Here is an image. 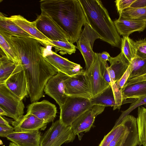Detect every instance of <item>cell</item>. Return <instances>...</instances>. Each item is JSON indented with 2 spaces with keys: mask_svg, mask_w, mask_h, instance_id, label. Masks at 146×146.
Returning <instances> with one entry per match:
<instances>
[{
  "mask_svg": "<svg viewBox=\"0 0 146 146\" xmlns=\"http://www.w3.org/2000/svg\"><path fill=\"white\" fill-rule=\"evenodd\" d=\"M10 43L19 57L26 78L31 101L44 97L46 83L56 74L52 66L44 58L42 44L31 37L15 36Z\"/></svg>",
  "mask_w": 146,
  "mask_h": 146,
  "instance_id": "obj_1",
  "label": "cell"
},
{
  "mask_svg": "<svg viewBox=\"0 0 146 146\" xmlns=\"http://www.w3.org/2000/svg\"><path fill=\"white\" fill-rule=\"evenodd\" d=\"M41 13L50 17L76 42L82 27L88 23L79 0H42Z\"/></svg>",
  "mask_w": 146,
  "mask_h": 146,
  "instance_id": "obj_2",
  "label": "cell"
},
{
  "mask_svg": "<svg viewBox=\"0 0 146 146\" xmlns=\"http://www.w3.org/2000/svg\"><path fill=\"white\" fill-rule=\"evenodd\" d=\"M79 1L88 23L99 36L100 39L113 46L121 48V38L101 1Z\"/></svg>",
  "mask_w": 146,
  "mask_h": 146,
  "instance_id": "obj_3",
  "label": "cell"
},
{
  "mask_svg": "<svg viewBox=\"0 0 146 146\" xmlns=\"http://www.w3.org/2000/svg\"><path fill=\"white\" fill-rule=\"evenodd\" d=\"M92 106L89 99L68 96L64 104L60 108L59 120L63 124L70 126L75 120Z\"/></svg>",
  "mask_w": 146,
  "mask_h": 146,
  "instance_id": "obj_4",
  "label": "cell"
},
{
  "mask_svg": "<svg viewBox=\"0 0 146 146\" xmlns=\"http://www.w3.org/2000/svg\"><path fill=\"white\" fill-rule=\"evenodd\" d=\"M75 137L71 126L63 124L59 119L53 122L41 136L40 146H60L66 142L73 141Z\"/></svg>",
  "mask_w": 146,
  "mask_h": 146,
  "instance_id": "obj_5",
  "label": "cell"
},
{
  "mask_svg": "<svg viewBox=\"0 0 146 146\" xmlns=\"http://www.w3.org/2000/svg\"><path fill=\"white\" fill-rule=\"evenodd\" d=\"M38 29L51 41L71 42L70 35L50 17L41 13L35 20Z\"/></svg>",
  "mask_w": 146,
  "mask_h": 146,
  "instance_id": "obj_6",
  "label": "cell"
},
{
  "mask_svg": "<svg viewBox=\"0 0 146 146\" xmlns=\"http://www.w3.org/2000/svg\"><path fill=\"white\" fill-rule=\"evenodd\" d=\"M84 26L83 30L76 41V48L81 53L85 62L86 70H87L94 60L95 53L93 50L94 42L100 38L88 23Z\"/></svg>",
  "mask_w": 146,
  "mask_h": 146,
  "instance_id": "obj_7",
  "label": "cell"
},
{
  "mask_svg": "<svg viewBox=\"0 0 146 146\" xmlns=\"http://www.w3.org/2000/svg\"><path fill=\"white\" fill-rule=\"evenodd\" d=\"M65 93L68 96L81 97L90 99L92 94L85 70H83L64 80Z\"/></svg>",
  "mask_w": 146,
  "mask_h": 146,
  "instance_id": "obj_8",
  "label": "cell"
},
{
  "mask_svg": "<svg viewBox=\"0 0 146 146\" xmlns=\"http://www.w3.org/2000/svg\"><path fill=\"white\" fill-rule=\"evenodd\" d=\"M102 63L99 53L95 52L91 66L88 70H85L91 91V98L96 97L110 85L102 76L101 70Z\"/></svg>",
  "mask_w": 146,
  "mask_h": 146,
  "instance_id": "obj_9",
  "label": "cell"
},
{
  "mask_svg": "<svg viewBox=\"0 0 146 146\" xmlns=\"http://www.w3.org/2000/svg\"><path fill=\"white\" fill-rule=\"evenodd\" d=\"M42 51L44 59L57 72H61L70 76L83 70L80 65L62 57L47 46L43 47Z\"/></svg>",
  "mask_w": 146,
  "mask_h": 146,
  "instance_id": "obj_10",
  "label": "cell"
},
{
  "mask_svg": "<svg viewBox=\"0 0 146 146\" xmlns=\"http://www.w3.org/2000/svg\"><path fill=\"white\" fill-rule=\"evenodd\" d=\"M0 106L8 111L14 121L21 118L25 105L22 100L11 92L4 84H0Z\"/></svg>",
  "mask_w": 146,
  "mask_h": 146,
  "instance_id": "obj_11",
  "label": "cell"
},
{
  "mask_svg": "<svg viewBox=\"0 0 146 146\" xmlns=\"http://www.w3.org/2000/svg\"><path fill=\"white\" fill-rule=\"evenodd\" d=\"M4 84L21 100L29 95L27 82L21 62L16 64L14 71Z\"/></svg>",
  "mask_w": 146,
  "mask_h": 146,
  "instance_id": "obj_12",
  "label": "cell"
},
{
  "mask_svg": "<svg viewBox=\"0 0 146 146\" xmlns=\"http://www.w3.org/2000/svg\"><path fill=\"white\" fill-rule=\"evenodd\" d=\"M68 76L61 72L50 78L46 84L44 91L53 99L60 108L68 96L65 93L64 80Z\"/></svg>",
  "mask_w": 146,
  "mask_h": 146,
  "instance_id": "obj_13",
  "label": "cell"
},
{
  "mask_svg": "<svg viewBox=\"0 0 146 146\" xmlns=\"http://www.w3.org/2000/svg\"><path fill=\"white\" fill-rule=\"evenodd\" d=\"M105 106L94 105L82 114L70 125L72 131L76 136L83 132H88L90 129L96 117L104 110Z\"/></svg>",
  "mask_w": 146,
  "mask_h": 146,
  "instance_id": "obj_14",
  "label": "cell"
},
{
  "mask_svg": "<svg viewBox=\"0 0 146 146\" xmlns=\"http://www.w3.org/2000/svg\"><path fill=\"white\" fill-rule=\"evenodd\" d=\"M90 100L92 106H113V110L120 109L123 102L121 90L115 84L110 85L96 97L91 98Z\"/></svg>",
  "mask_w": 146,
  "mask_h": 146,
  "instance_id": "obj_15",
  "label": "cell"
},
{
  "mask_svg": "<svg viewBox=\"0 0 146 146\" xmlns=\"http://www.w3.org/2000/svg\"><path fill=\"white\" fill-rule=\"evenodd\" d=\"M57 112V108L54 104L44 100L29 104L27 106V113L33 115L48 123L53 121Z\"/></svg>",
  "mask_w": 146,
  "mask_h": 146,
  "instance_id": "obj_16",
  "label": "cell"
},
{
  "mask_svg": "<svg viewBox=\"0 0 146 146\" xmlns=\"http://www.w3.org/2000/svg\"><path fill=\"white\" fill-rule=\"evenodd\" d=\"M10 121L17 132L44 130L48 124L34 115L27 113L17 121Z\"/></svg>",
  "mask_w": 146,
  "mask_h": 146,
  "instance_id": "obj_17",
  "label": "cell"
},
{
  "mask_svg": "<svg viewBox=\"0 0 146 146\" xmlns=\"http://www.w3.org/2000/svg\"><path fill=\"white\" fill-rule=\"evenodd\" d=\"M118 33L123 37H129L135 32L143 31L146 28V22L131 19L119 15L113 22Z\"/></svg>",
  "mask_w": 146,
  "mask_h": 146,
  "instance_id": "obj_18",
  "label": "cell"
},
{
  "mask_svg": "<svg viewBox=\"0 0 146 146\" xmlns=\"http://www.w3.org/2000/svg\"><path fill=\"white\" fill-rule=\"evenodd\" d=\"M9 19L25 31L39 41L45 47L49 46L50 40L37 29L35 21L30 22L20 15H13Z\"/></svg>",
  "mask_w": 146,
  "mask_h": 146,
  "instance_id": "obj_19",
  "label": "cell"
},
{
  "mask_svg": "<svg viewBox=\"0 0 146 146\" xmlns=\"http://www.w3.org/2000/svg\"><path fill=\"white\" fill-rule=\"evenodd\" d=\"M39 130L13 132L7 135V139L19 146H40L41 137Z\"/></svg>",
  "mask_w": 146,
  "mask_h": 146,
  "instance_id": "obj_20",
  "label": "cell"
},
{
  "mask_svg": "<svg viewBox=\"0 0 146 146\" xmlns=\"http://www.w3.org/2000/svg\"><path fill=\"white\" fill-rule=\"evenodd\" d=\"M109 61L110 63L108 71L111 81V85H113L122 77L130 63L121 51L116 56L110 57Z\"/></svg>",
  "mask_w": 146,
  "mask_h": 146,
  "instance_id": "obj_21",
  "label": "cell"
},
{
  "mask_svg": "<svg viewBox=\"0 0 146 146\" xmlns=\"http://www.w3.org/2000/svg\"><path fill=\"white\" fill-rule=\"evenodd\" d=\"M123 101L127 99H138L146 96V81L124 85L120 89Z\"/></svg>",
  "mask_w": 146,
  "mask_h": 146,
  "instance_id": "obj_22",
  "label": "cell"
},
{
  "mask_svg": "<svg viewBox=\"0 0 146 146\" xmlns=\"http://www.w3.org/2000/svg\"><path fill=\"white\" fill-rule=\"evenodd\" d=\"M137 125L139 146H146V108L141 106L138 107Z\"/></svg>",
  "mask_w": 146,
  "mask_h": 146,
  "instance_id": "obj_23",
  "label": "cell"
},
{
  "mask_svg": "<svg viewBox=\"0 0 146 146\" xmlns=\"http://www.w3.org/2000/svg\"><path fill=\"white\" fill-rule=\"evenodd\" d=\"M0 29L17 36L33 38L1 12L0 13Z\"/></svg>",
  "mask_w": 146,
  "mask_h": 146,
  "instance_id": "obj_24",
  "label": "cell"
},
{
  "mask_svg": "<svg viewBox=\"0 0 146 146\" xmlns=\"http://www.w3.org/2000/svg\"><path fill=\"white\" fill-rule=\"evenodd\" d=\"M0 55V84H3L14 71L16 64L1 52Z\"/></svg>",
  "mask_w": 146,
  "mask_h": 146,
  "instance_id": "obj_25",
  "label": "cell"
},
{
  "mask_svg": "<svg viewBox=\"0 0 146 146\" xmlns=\"http://www.w3.org/2000/svg\"><path fill=\"white\" fill-rule=\"evenodd\" d=\"M0 46L7 57L17 64L21 62L20 59L13 47L9 42L2 31L0 30Z\"/></svg>",
  "mask_w": 146,
  "mask_h": 146,
  "instance_id": "obj_26",
  "label": "cell"
},
{
  "mask_svg": "<svg viewBox=\"0 0 146 146\" xmlns=\"http://www.w3.org/2000/svg\"><path fill=\"white\" fill-rule=\"evenodd\" d=\"M131 73L128 79L137 77L146 74V59L136 56L129 66Z\"/></svg>",
  "mask_w": 146,
  "mask_h": 146,
  "instance_id": "obj_27",
  "label": "cell"
},
{
  "mask_svg": "<svg viewBox=\"0 0 146 146\" xmlns=\"http://www.w3.org/2000/svg\"><path fill=\"white\" fill-rule=\"evenodd\" d=\"M135 41L129 37L121 38V51L131 63L136 56Z\"/></svg>",
  "mask_w": 146,
  "mask_h": 146,
  "instance_id": "obj_28",
  "label": "cell"
},
{
  "mask_svg": "<svg viewBox=\"0 0 146 146\" xmlns=\"http://www.w3.org/2000/svg\"><path fill=\"white\" fill-rule=\"evenodd\" d=\"M119 15L131 19L146 22V7H129L119 13Z\"/></svg>",
  "mask_w": 146,
  "mask_h": 146,
  "instance_id": "obj_29",
  "label": "cell"
},
{
  "mask_svg": "<svg viewBox=\"0 0 146 146\" xmlns=\"http://www.w3.org/2000/svg\"><path fill=\"white\" fill-rule=\"evenodd\" d=\"M49 46L54 47L56 52L59 51L62 55L67 54L71 55L75 53L76 51V46L70 41L50 40Z\"/></svg>",
  "mask_w": 146,
  "mask_h": 146,
  "instance_id": "obj_30",
  "label": "cell"
},
{
  "mask_svg": "<svg viewBox=\"0 0 146 146\" xmlns=\"http://www.w3.org/2000/svg\"><path fill=\"white\" fill-rule=\"evenodd\" d=\"M138 144L137 133L131 129H126L122 141L119 146H137Z\"/></svg>",
  "mask_w": 146,
  "mask_h": 146,
  "instance_id": "obj_31",
  "label": "cell"
},
{
  "mask_svg": "<svg viewBox=\"0 0 146 146\" xmlns=\"http://www.w3.org/2000/svg\"><path fill=\"white\" fill-rule=\"evenodd\" d=\"M144 105L146 108V96L136 99L132 102L129 107L126 110L122 111L118 119L116 122L114 126L117 125L123 118L137 107Z\"/></svg>",
  "mask_w": 146,
  "mask_h": 146,
  "instance_id": "obj_32",
  "label": "cell"
},
{
  "mask_svg": "<svg viewBox=\"0 0 146 146\" xmlns=\"http://www.w3.org/2000/svg\"><path fill=\"white\" fill-rule=\"evenodd\" d=\"M124 124V121L123 120H122L118 125L115 126H114L111 130L104 137L99 146H108L114 138Z\"/></svg>",
  "mask_w": 146,
  "mask_h": 146,
  "instance_id": "obj_33",
  "label": "cell"
},
{
  "mask_svg": "<svg viewBox=\"0 0 146 146\" xmlns=\"http://www.w3.org/2000/svg\"><path fill=\"white\" fill-rule=\"evenodd\" d=\"M136 56L143 59H146V40L145 38L135 41Z\"/></svg>",
  "mask_w": 146,
  "mask_h": 146,
  "instance_id": "obj_34",
  "label": "cell"
},
{
  "mask_svg": "<svg viewBox=\"0 0 146 146\" xmlns=\"http://www.w3.org/2000/svg\"><path fill=\"white\" fill-rule=\"evenodd\" d=\"M127 120V116L126 115L122 120H123L124 121L123 126L117 133L113 139L108 146H119L121 143L125 131Z\"/></svg>",
  "mask_w": 146,
  "mask_h": 146,
  "instance_id": "obj_35",
  "label": "cell"
},
{
  "mask_svg": "<svg viewBox=\"0 0 146 146\" xmlns=\"http://www.w3.org/2000/svg\"><path fill=\"white\" fill-rule=\"evenodd\" d=\"M136 0H116L115 1L117 12L119 13L125 9L130 7Z\"/></svg>",
  "mask_w": 146,
  "mask_h": 146,
  "instance_id": "obj_36",
  "label": "cell"
},
{
  "mask_svg": "<svg viewBox=\"0 0 146 146\" xmlns=\"http://www.w3.org/2000/svg\"><path fill=\"white\" fill-rule=\"evenodd\" d=\"M102 62L101 70L102 76L105 80L111 85V81L108 71L109 66L107 61Z\"/></svg>",
  "mask_w": 146,
  "mask_h": 146,
  "instance_id": "obj_37",
  "label": "cell"
},
{
  "mask_svg": "<svg viewBox=\"0 0 146 146\" xmlns=\"http://www.w3.org/2000/svg\"><path fill=\"white\" fill-rule=\"evenodd\" d=\"M131 73V70L128 67L122 77L115 83L118 89H121L123 88L128 80Z\"/></svg>",
  "mask_w": 146,
  "mask_h": 146,
  "instance_id": "obj_38",
  "label": "cell"
},
{
  "mask_svg": "<svg viewBox=\"0 0 146 146\" xmlns=\"http://www.w3.org/2000/svg\"><path fill=\"white\" fill-rule=\"evenodd\" d=\"M14 128L11 126L10 127L0 126V136L5 137L9 134L14 131Z\"/></svg>",
  "mask_w": 146,
  "mask_h": 146,
  "instance_id": "obj_39",
  "label": "cell"
},
{
  "mask_svg": "<svg viewBox=\"0 0 146 146\" xmlns=\"http://www.w3.org/2000/svg\"><path fill=\"white\" fill-rule=\"evenodd\" d=\"M146 81V74L142 76L128 79L124 85H127L137 82Z\"/></svg>",
  "mask_w": 146,
  "mask_h": 146,
  "instance_id": "obj_40",
  "label": "cell"
},
{
  "mask_svg": "<svg viewBox=\"0 0 146 146\" xmlns=\"http://www.w3.org/2000/svg\"><path fill=\"white\" fill-rule=\"evenodd\" d=\"M130 7L133 8L146 7V0H136Z\"/></svg>",
  "mask_w": 146,
  "mask_h": 146,
  "instance_id": "obj_41",
  "label": "cell"
},
{
  "mask_svg": "<svg viewBox=\"0 0 146 146\" xmlns=\"http://www.w3.org/2000/svg\"><path fill=\"white\" fill-rule=\"evenodd\" d=\"M99 54L101 62H107V61H109L111 56L108 52L104 51L102 53H99Z\"/></svg>",
  "mask_w": 146,
  "mask_h": 146,
  "instance_id": "obj_42",
  "label": "cell"
},
{
  "mask_svg": "<svg viewBox=\"0 0 146 146\" xmlns=\"http://www.w3.org/2000/svg\"><path fill=\"white\" fill-rule=\"evenodd\" d=\"M0 126L7 127L11 126L9 125V122L1 116H0Z\"/></svg>",
  "mask_w": 146,
  "mask_h": 146,
  "instance_id": "obj_43",
  "label": "cell"
},
{
  "mask_svg": "<svg viewBox=\"0 0 146 146\" xmlns=\"http://www.w3.org/2000/svg\"><path fill=\"white\" fill-rule=\"evenodd\" d=\"M0 116H6L12 118L11 114L7 111L0 106Z\"/></svg>",
  "mask_w": 146,
  "mask_h": 146,
  "instance_id": "obj_44",
  "label": "cell"
},
{
  "mask_svg": "<svg viewBox=\"0 0 146 146\" xmlns=\"http://www.w3.org/2000/svg\"><path fill=\"white\" fill-rule=\"evenodd\" d=\"M9 146H19L16 143L13 142H10L9 143Z\"/></svg>",
  "mask_w": 146,
  "mask_h": 146,
  "instance_id": "obj_45",
  "label": "cell"
}]
</instances>
